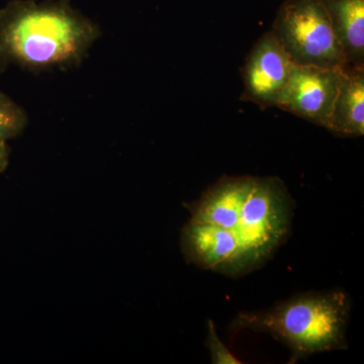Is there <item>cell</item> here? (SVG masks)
I'll return each mask as SVG.
<instances>
[{
	"label": "cell",
	"mask_w": 364,
	"mask_h": 364,
	"mask_svg": "<svg viewBox=\"0 0 364 364\" xmlns=\"http://www.w3.org/2000/svg\"><path fill=\"white\" fill-rule=\"evenodd\" d=\"M342 68L294 65L275 107L327 129Z\"/></svg>",
	"instance_id": "5b68a950"
},
{
	"label": "cell",
	"mask_w": 364,
	"mask_h": 364,
	"mask_svg": "<svg viewBox=\"0 0 364 364\" xmlns=\"http://www.w3.org/2000/svg\"><path fill=\"white\" fill-rule=\"evenodd\" d=\"M272 33L294 65L346 66L323 0H287L279 9Z\"/></svg>",
	"instance_id": "277c9868"
},
{
	"label": "cell",
	"mask_w": 364,
	"mask_h": 364,
	"mask_svg": "<svg viewBox=\"0 0 364 364\" xmlns=\"http://www.w3.org/2000/svg\"><path fill=\"white\" fill-rule=\"evenodd\" d=\"M28 117L20 105L0 91V141L14 138L23 131Z\"/></svg>",
	"instance_id": "8fae6325"
},
{
	"label": "cell",
	"mask_w": 364,
	"mask_h": 364,
	"mask_svg": "<svg viewBox=\"0 0 364 364\" xmlns=\"http://www.w3.org/2000/svg\"><path fill=\"white\" fill-rule=\"evenodd\" d=\"M256 177L224 176L191 208V221L233 230L252 191Z\"/></svg>",
	"instance_id": "ba28073f"
},
{
	"label": "cell",
	"mask_w": 364,
	"mask_h": 364,
	"mask_svg": "<svg viewBox=\"0 0 364 364\" xmlns=\"http://www.w3.org/2000/svg\"><path fill=\"white\" fill-rule=\"evenodd\" d=\"M181 247L188 262L235 277L240 244L232 230L189 220L182 231Z\"/></svg>",
	"instance_id": "52a82bcc"
},
{
	"label": "cell",
	"mask_w": 364,
	"mask_h": 364,
	"mask_svg": "<svg viewBox=\"0 0 364 364\" xmlns=\"http://www.w3.org/2000/svg\"><path fill=\"white\" fill-rule=\"evenodd\" d=\"M205 346L210 350V360L214 364H240L236 356L223 343L215 330V323L208 321V333L205 338Z\"/></svg>",
	"instance_id": "7c38bea8"
},
{
	"label": "cell",
	"mask_w": 364,
	"mask_h": 364,
	"mask_svg": "<svg viewBox=\"0 0 364 364\" xmlns=\"http://www.w3.org/2000/svg\"><path fill=\"white\" fill-rule=\"evenodd\" d=\"M294 200L279 177H256L239 221L232 231L240 244L235 277L262 267L291 232Z\"/></svg>",
	"instance_id": "3957f363"
},
{
	"label": "cell",
	"mask_w": 364,
	"mask_h": 364,
	"mask_svg": "<svg viewBox=\"0 0 364 364\" xmlns=\"http://www.w3.org/2000/svg\"><path fill=\"white\" fill-rule=\"evenodd\" d=\"M294 62L272 33L253 46L244 65V95L260 107H275L294 69Z\"/></svg>",
	"instance_id": "8992f818"
},
{
	"label": "cell",
	"mask_w": 364,
	"mask_h": 364,
	"mask_svg": "<svg viewBox=\"0 0 364 364\" xmlns=\"http://www.w3.org/2000/svg\"><path fill=\"white\" fill-rule=\"evenodd\" d=\"M100 30L68 0H13L0 11V65L31 70L75 65Z\"/></svg>",
	"instance_id": "6da1fadb"
},
{
	"label": "cell",
	"mask_w": 364,
	"mask_h": 364,
	"mask_svg": "<svg viewBox=\"0 0 364 364\" xmlns=\"http://www.w3.org/2000/svg\"><path fill=\"white\" fill-rule=\"evenodd\" d=\"M348 67L364 68V0H323Z\"/></svg>",
	"instance_id": "30bf717a"
},
{
	"label": "cell",
	"mask_w": 364,
	"mask_h": 364,
	"mask_svg": "<svg viewBox=\"0 0 364 364\" xmlns=\"http://www.w3.org/2000/svg\"><path fill=\"white\" fill-rule=\"evenodd\" d=\"M351 301L343 289L308 291L279 301L272 308L240 312L232 330L267 333L286 345L291 363L322 352L345 350Z\"/></svg>",
	"instance_id": "7a4b0ae2"
},
{
	"label": "cell",
	"mask_w": 364,
	"mask_h": 364,
	"mask_svg": "<svg viewBox=\"0 0 364 364\" xmlns=\"http://www.w3.org/2000/svg\"><path fill=\"white\" fill-rule=\"evenodd\" d=\"M9 148H7L6 141H0V173L6 170L9 164Z\"/></svg>",
	"instance_id": "4fadbf2b"
},
{
	"label": "cell",
	"mask_w": 364,
	"mask_h": 364,
	"mask_svg": "<svg viewBox=\"0 0 364 364\" xmlns=\"http://www.w3.org/2000/svg\"><path fill=\"white\" fill-rule=\"evenodd\" d=\"M328 130L341 136L364 134V68L344 66Z\"/></svg>",
	"instance_id": "9c48e42d"
}]
</instances>
